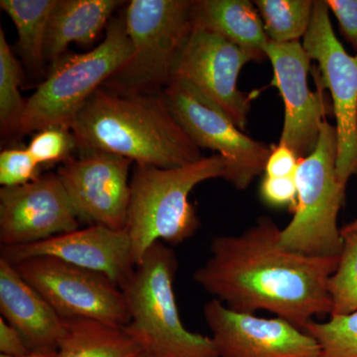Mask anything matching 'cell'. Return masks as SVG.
Returning a JSON list of instances; mask_svg holds the SVG:
<instances>
[{
  "mask_svg": "<svg viewBox=\"0 0 357 357\" xmlns=\"http://www.w3.org/2000/svg\"><path fill=\"white\" fill-rule=\"evenodd\" d=\"M281 229L268 217L238 236L215 237L211 256L194 280L234 311H267L304 331L312 318L330 314L328 280L338 257H319L287 250Z\"/></svg>",
  "mask_w": 357,
  "mask_h": 357,
  "instance_id": "obj_1",
  "label": "cell"
},
{
  "mask_svg": "<svg viewBox=\"0 0 357 357\" xmlns=\"http://www.w3.org/2000/svg\"><path fill=\"white\" fill-rule=\"evenodd\" d=\"M70 129L77 149L107 152L141 165L171 169L204 158L162 93H121L102 86Z\"/></svg>",
  "mask_w": 357,
  "mask_h": 357,
  "instance_id": "obj_2",
  "label": "cell"
},
{
  "mask_svg": "<svg viewBox=\"0 0 357 357\" xmlns=\"http://www.w3.org/2000/svg\"><path fill=\"white\" fill-rule=\"evenodd\" d=\"M231 171L229 160L220 154L177 168L135 164L126 230L136 266L153 244L177 245L194 236L199 220L190 192L211 178L229 181Z\"/></svg>",
  "mask_w": 357,
  "mask_h": 357,
  "instance_id": "obj_3",
  "label": "cell"
},
{
  "mask_svg": "<svg viewBox=\"0 0 357 357\" xmlns=\"http://www.w3.org/2000/svg\"><path fill=\"white\" fill-rule=\"evenodd\" d=\"M178 260L163 243L153 244L121 287L130 321L124 331L153 357H218L211 337L183 325L174 292Z\"/></svg>",
  "mask_w": 357,
  "mask_h": 357,
  "instance_id": "obj_4",
  "label": "cell"
},
{
  "mask_svg": "<svg viewBox=\"0 0 357 357\" xmlns=\"http://www.w3.org/2000/svg\"><path fill=\"white\" fill-rule=\"evenodd\" d=\"M123 17L112 18L105 38L93 50L66 54L26 100L16 135L49 128H70L91 96L116 74L132 55Z\"/></svg>",
  "mask_w": 357,
  "mask_h": 357,
  "instance_id": "obj_5",
  "label": "cell"
},
{
  "mask_svg": "<svg viewBox=\"0 0 357 357\" xmlns=\"http://www.w3.org/2000/svg\"><path fill=\"white\" fill-rule=\"evenodd\" d=\"M192 0H132L124 13L132 55L103 88L121 93H162L194 28Z\"/></svg>",
  "mask_w": 357,
  "mask_h": 357,
  "instance_id": "obj_6",
  "label": "cell"
},
{
  "mask_svg": "<svg viewBox=\"0 0 357 357\" xmlns=\"http://www.w3.org/2000/svg\"><path fill=\"white\" fill-rule=\"evenodd\" d=\"M337 158V128L325 121L316 149L300 159L295 174V211L280 234L281 245L287 250L319 257L342 253L344 239L337 215L345 192L338 183Z\"/></svg>",
  "mask_w": 357,
  "mask_h": 357,
  "instance_id": "obj_7",
  "label": "cell"
},
{
  "mask_svg": "<svg viewBox=\"0 0 357 357\" xmlns=\"http://www.w3.org/2000/svg\"><path fill=\"white\" fill-rule=\"evenodd\" d=\"M171 114L199 148L217 151L229 160L227 182L245 190L265 170L272 150L249 137L225 110L201 89L183 79H172L162 91Z\"/></svg>",
  "mask_w": 357,
  "mask_h": 357,
  "instance_id": "obj_8",
  "label": "cell"
},
{
  "mask_svg": "<svg viewBox=\"0 0 357 357\" xmlns=\"http://www.w3.org/2000/svg\"><path fill=\"white\" fill-rule=\"evenodd\" d=\"M13 265L63 319H89L119 328L130 321L123 292L105 275L46 256Z\"/></svg>",
  "mask_w": 357,
  "mask_h": 357,
  "instance_id": "obj_9",
  "label": "cell"
},
{
  "mask_svg": "<svg viewBox=\"0 0 357 357\" xmlns=\"http://www.w3.org/2000/svg\"><path fill=\"white\" fill-rule=\"evenodd\" d=\"M302 44L311 60L318 62L316 81L332 95L337 119V176L345 192L349 178L357 176V51L349 56L338 41L324 0L314 1Z\"/></svg>",
  "mask_w": 357,
  "mask_h": 357,
  "instance_id": "obj_10",
  "label": "cell"
},
{
  "mask_svg": "<svg viewBox=\"0 0 357 357\" xmlns=\"http://www.w3.org/2000/svg\"><path fill=\"white\" fill-rule=\"evenodd\" d=\"M79 150V156L70 157L57 172L77 218L91 225L126 229L133 162L107 152Z\"/></svg>",
  "mask_w": 357,
  "mask_h": 357,
  "instance_id": "obj_11",
  "label": "cell"
},
{
  "mask_svg": "<svg viewBox=\"0 0 357 357\" xmlns=\"http://www.w3.org/2000/svg\"><path fill=\"white\" fill-rule=\"evenodd\" d=\"M250 61L252 58L236 45L194 24L174 63L171 81L183 79L194 84L244 131L252 96L238 89L237 79Z\"/></svg>",
  "mask_w": 357,
  "mask_h": 357,
  "instance_id": "obj_12",
  "label": "cell"
},
{
  "mask_svg": "<svg viewBox=\"0 0 357 357\" xmlns=\"http://www.w3.org/2000/svg\"><path fill=\"white\" fill-rule=\"evenodd\" d=\"M79 229V218L57 173L0 189L1 246L39 243Z\"/></svg>",
  "mask_w": 357,
  "mask_h": 357,
  "instance_id": "obj_13",
  "label": "cell"
},
{
  "mask_svg": "<svg viewBox=\"0 0 357 357\" xmlns=\"http://www.w3.org/2000/svg\"><path fill=\"white\" fill-rule=\"evenodd\" d=\"M267 58L273 67V84L280 91L285 105V117L279 145L292 150L299 159L310 156L318 145L321 128L330 105L323 96L309 88L307 77L311 58L300 41L275 43L270 41Z\"/></svg>",
  "mask_w": 357,
  "mask_h": 357,
  "instance_id": "obj_14",
  "label": "cell"
},
{
  "mask_svg": "<svg viewBox=\"0 0 357 357\" xmlns=\"http://www.w3.org/2000/svg\"><path fill=\"white\" fill-rule=\"evenodd\" d=\"M218 357H318L314 338L280 318L234 311L217 299L204 307Z\"/></svg>",
  "mask_w": 357,
  "mask_h": 357,
  "instance_id": "obj_15",
  "label": "cell"
},
{
  "mask_svg": "<svg viewBox=\"0 0 357 357\" xmlns=\"http://www.w3.org/2000/svg\"><path fill=\"white\" fill-rule=\"evenodd\" d=\"M43 256L105 275L121 289L136 268L128 231L100 225H89L39 243L1 246V258L13 264Z\"/></svg>",
  "mask_w": 357,
  "mask_h": 357,
  "instance_id": "obj_16",
  "label": "cell"
},
{
  "mask_svg": "<svg viewBox=\"0 0 357 357\" xmlns=\"http://www.w3.org/2000/svg\"><path fill=\"white\" fill-rule=\"evenodd\" d=\"M0 312L22 335L31 352L56 354L67 323L13 263L0 257Z\"/></svg>",
  "mask_w": 357,
  "mask_h": 357,
  "instance_id": "obj_17",
  "label": "cell"
},
{
  "mask_svg": "<svg viewBox=\"0 0 357 357\" xmlns=\"http://www.w3.org/2000/svg\"><path fill=\"white\" fill-rule=\"evenodd\" d=\"M119 0H57L47 29L45 60L51 66L66 55L70 44H93L109 25Z\"/></svg>",
  "mask_w": 357,
  "mask_h": 357,
  "instance_id": "obj_18",
  "label": "cell"
},
{
  "mask_svg": "<svg viewBox=\"0 0 357 357\" xmlns=\"http://www.w3.org/2000/svg\"><path fill=\"white\" fill-rule=\"evenodd\" d=\"M195 25L217 33L246 52L252 61L267 59L269 43L255 4L248 0H199L194 9Z\"/></svg>",
  "mask_w": 357,
  "mask_h": 357,
  "instance_id": "obj_19",
  "label": "cell"
},
{
  "mask_svg": "<svg viewBox=\"0 0 357 357\" xmlns=\"http://www.w3.org/2000/svg\"><path fill=\"white\" fill-rule=\"evenodd\" d=\"M67 333L55 357H135L140 345L124 328L89 319H66Z\"/></svg>",
  "mask_w": 357,
  "mask_h": 357,
  "instance_id": "obj_20",
  "label": "cell"
},
{
  "mask_svg": "<svg viewBox=\"0 0 357 357\" xmlns=\"http://www.w3.org/2000/svg\"><path fill=\"white\" fill-rule=\"evenodd\" d=\"M57 0H1L0 7L17 30V48L26 69L43 70L49 20Z\"/></svg>",
  "mask_w": 357,
  "mask_h": 357,
  "instance_id": "obj_21",
  "label": "cell"
},
{
  "mask_svg": "<svg viewBox=\"0 0 357 357\" xmlns=\"http://www.w3.org/2000/svg\"><path fill=\"white\" fill-rule=\"evenodd\" d=\"M268 39L291 43L305 36L311 22L312 0H256Z\"/></svg>",
  "mask_w": 357,
  "mask_h": 357,
  "instance_id": "obj_22",
  "label": "cell"
},
{
  "mask_svg": "<svg viewBox=\"0 0 357 357\" xmlns=\"http://www.w3.org/2000/svg\"><path fill=\"white\" fill-rule=\"evenodd\" d=\"M22 73L20 62L0 28V130L2 137L17 133L26 100L20 93Z\"/></svg>",
  "mask_w": 357,
  "mask_h": 357,
  "instance_id": "obj_23",
  "label": "cell"
},
{
  "mask_svg": "<svg viewBox=\"0 0 357 357\" xmlns=\"http://www.w3.org/2000/svg\"><path fill=\"white\" fill-rule=\"evenodd\" d=\"M342 253L328 285L331 317L357 312V231H342Z\"/></svg>",
  "mask_w": 357,
  "mask_h": 357,
  "instance_id": "obj_24",
  "label": "cell"
},
{
  "mask_svg": "<svg viewBox=\"0 0 357 357\" xmlns=\"http://www.w3.org/2000/svg\"><path fill=\"white\" fill-rule=\"evenodd\" d=\"M319 347L318 357H357V312L307 323L304 328Z\"/></svg>",
  "mask_w": 357,
  "mask_h": 357,
  "instance_id": "obj_25",
  "label": "cell"
},
{
  "mask_svg": "<svg viewBox=\"0 0 357 357\" xmlns=\"http://www.w3.org/2000/svg\"><path fill=\"white\" fill-rule=\"evenodd\" d=\"M76 149L77 142L74 133L65 128H49L38 131L27 146L39 165L59 162L63 164Z\"/></svg>",
  "mask_w": 357,
  "mask_h": 357,
  "instance_id": "obj_26",
  "label": "cell"
},
{
  "mask_svg": "<svg viewBox=\"0 0 357 357\" xmlns=\"http://www.w3.org/2000/svg\"><path fill=\"white\" fill-rule=\"evenodd\" d=\"M39 164L27 148H9L0 153V184L16 187L32 182L39 177Z\"/></svg>",
  "mask_w": 357,
  "mask_h": 357,
  "instance_id": "obj_27",
  "label": "cell"
},
{
  "mask_svg": "<svg viewBox=\"0 0 357 357\" xmlns=\"http://www.w3.org/2000/svg\"><path fill=\"white\" fill-rule=\"evenodd\" d=\"M260 196L270 206H285L296 204L297 185L295 177L273 178L265 176L260 185Z\"/></svg>",
  "mask_w": 357,
  "mask_h": 357,
  "instance_id": "obj_28",
  "label": "cell"
},
{
  "mask_svg": "<svg viewBox=\"0 0 357 357\" xmlns=\"http://www.w3.org/2000/svg\"><path fill=\"white\" fill-rule=\"evenodd\" d=\"M340 23L344 38L357 51V0H326Z\"/></svg>",
  "mask_w": 357,
  "mask_h": 357,
  "instance_id": "obj_29",
  "label": "cell"
},
{
  "mask_svg": "<svg viewBox=\"0 0 357 357\" xmlns=\"http://www.w3.org/2000/svg\"><path fill=\"white\" fill-rule=\"evenodd\" d=\"M299 162L300 159L292 150L278 144V146L272 150L267 160L264 172L268 177H295Z\"/></svg>",
  "mask_w": 357,
  "mask_h": 357,
  "instance_id": "obj_30",
  "label": "cell"
},
{
  "mask_svg": "<svg viewBox=\"0 0 357 357\" xmlns=\"http://www.w3.org/2000/svg\"><path fill=\"white\" fill-rule=\"evenodd\" d=\"M0 352L6 356H23L31 354L21 333L2 317H0Z\"/></svg>",
  "mask_w": 357,
  "mask_h": 357,
  "instance_id": "obj_31",
  "label": "cell"
},
{
  "mask_svg": "<svg viewBox=\"0 0 357 357\" xmlns=\"http://www.w3.org/2000/svg\"><path fill=\"white\" fill-rule=\"evenodd\" d=\"M57 354V352H56ZM56 354H38V352H31V354H26L23 356H6L0 354V357H55Z\"/></svg>",
  "mask_w": 357,
  "mask_h": 357,
  "instance_id": "obj_32",
  "label": "cell"
},
{
  "mask_svg": "<svg viewBox=\"0 0 357 357\" xmlns=\"http://www.w3.org/2000/svg\"><path fill=\"white\" fill-rule=\"evenodd\" d=\"M342 231H357V220L342 227Z\"/></svg>",
  "mask_w": 357,
  "mask_h": 357,
  "instance_id": "obj_33",
  "label": "cell"
},
{
  "mask_svg": "<svg viewBox=\"0 0 357 357\" xmlns=\"http://www.w3.org/2000/svg\"><path fill=\"white\" fill-rule=\"evenodd\" d=\"M135 357H153L150 356V354H146V352H140L139 354H137Z\"/></svg>",
  "mask_w": 357,
  "mask_h": 357,
  "instance_id": "obj_34",
  "label": "cell"
}]
</instances>
